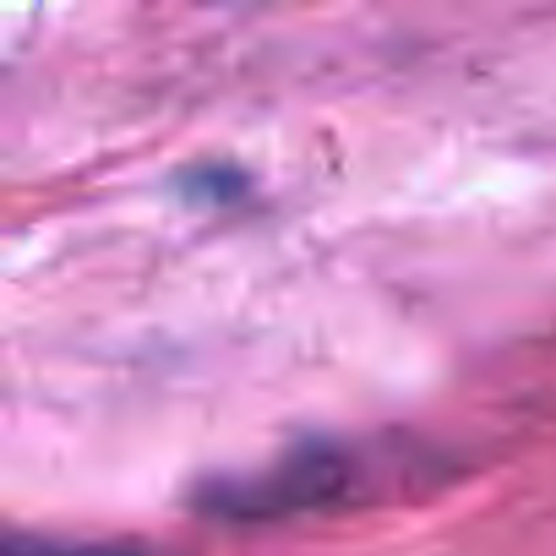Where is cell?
Returning <instances> with one entry per match:
<instances>
[{
  "label": "cell",
  "instance_id": "cell-1",
  "mask_svg": "<svg viewBox=\"0 0 556 556\" xmlns=\"http://www.w3.org/2000/svg\"><path fill=\"white\" fill-rule=\"evenodd\" d=\"M7 556H148L137 545H61V540H12Z\"/></svg>",
  "mask_w": 556,
  "mask_h": 556
}]
</instances>
